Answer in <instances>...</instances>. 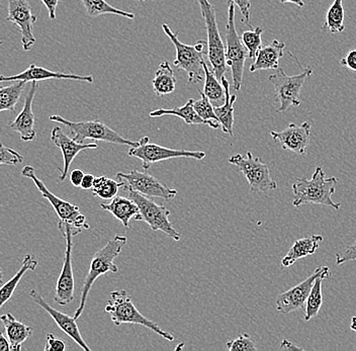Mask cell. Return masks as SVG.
Masks as SVG:
<instances>
[{
  "mask_svg": "<svg viewBox=\"0 0 356 351\" xmlns=\"http://www.w3.org/2000/svg\"><path fill=\"white\" fill-rule=\"evenodd\" d=\"M127 242H128V238L124 235L117 234L106 244V246L95 253L91 259L88 273L84 279L83 286H82L79 306L77 307L74 316H73L75 319H79L83 313L89 292L97 279L108 272L117 273L119 272V268L113 261L119 256Z\"/></svg>",
  "mask_w": 356,
  "mask_h": 351,
  "instance_id": "cell-1",
  "label": "cell"
},
{
  "mask_svg": "<svg viewBox=\"0 0 356 351\" xmlns=\"http://www.w3.org/2000/svg\"><path fill=\"white\" fill-rule=\"evenodd\" d=\"M337 182L338 179L334 177L326 179L324 170L321 166H318L311 179L302 177L293 182V206L298 208L302 204H313L339 210L341 204L335 203L332 199Z\"/></svg>",
  "mask_w": 356,
  "mask_h": 351,
  "instance_id": "cell-2",
  "label": "cell"
},
{
  "mask_svg": "<svg viewBox=\"0 0 356 351\" xmlns=\"http://www.w3.org/2000/svg\"><path fill=\"white\" fill-rule=\"evenodd\" d=\"M162 28L177 50V58L173 61V65L179 70L186 71L189 83L197 84L204 81V57H208V42L200 40L195 45H186L179 41L177 34L171 31L168 24H162Z\"/></svg>",
  "mask_w": 356,
  "mask_h": 351,
  "instance_id": "cell-3",
  "label": "cell"
},
{
  "mask_svg": "<svg viewBox=\"0 0 356 351\" xmlns=\"http://www.w3.org/2000/svg\"><path fill=\"white\" fill-rule=\"evenodd\" d=\"M104 312L110 314L111 321L115 326H121L122 324H136L150 329L156 334L160 335L168 341L175 340V336L171 333L162 330L158 324L143 316L140 311H138L126 290H117L111 293V299L104 308Z\"/></svg>",
  "mask_w": 356,
  "mask_h": 351,
  "instance_id": "cell-4",
  "label": "cell"
},
{
  "mask_svg": "<svg viewBox=\"0 0 356 351\" xmlns=\"http://www.w3.org/2000/svg\"><path fill=\"white\" fill-rule=\"evenodd\" d=\"M49 119L55 123L67 126L70 131L73 139L78 143H84L86 140H92V141L108 142V143L119 144V145L130 146V147H135L138 145V142L124 139L119 133L113 131L99 120L73 122L66 120L61 115H51Z\"/></svg>",
  "mask_w": 356,
  "mask_h": 351,
  "instance_id": "cell-5",
  "label": "cell"
},
{
  "mask_svg": "<svg viewBox=\"0 0 356 351\" xmlns=\"http://www.w3.org/2000/svg\"><path fill=\"white\" fill-rule=\"evenodd\" d=\"M225 57L228 67L231 68L233 77V88L235 91L241 90L243 82L245 62L248 57V51L242 43L241 37L238 35L235 26V4L229 3L228 23L226 26V46Z\"/></svg>",
  "mask_w": 356,
  "mask_h": 351,
  "instance_id": "cell-6",
  "label": "cell"
},
{
  "mask_svg": "<svg viewBox=\"0 0 356 351\" xmlns=\"http://www.w3.org/2000/svg\"><path fill=\"white\" fill-rule=\"evenodd\" d=\"M58 228L66 240V250L63 266L56 284L54 301L60 306H66L74 300L75 283L72 268L73 237L80 234L82 230L61 221H59Z\"/></svg>",
  "mask_w": 356,
  "mask_h": 351,
  "instance_id": "cell-7",
  "label": "cell"
},
{
  "mask_svg": "<svg viewBox=\"0 0 356 351\" xmlns=\"http://www.w3.org/2000/svg\"><path fill=\"white\" fill-rule=\"evenodd\" d=\"M128 190L129 197L132 199L139 208V215L136 218V221H143L148 224L153 231H161L167 236L175 241H179L181 234L175 230L172 223L169 221L170 211L165 206L158 204L150 197L133 190Z\"/></svg>",
  "mask_w": 356,
  "mask_h": 351,
  "instance_id": "cell-8",
  "label": "cell"
},
{
  "mask_svg": "<svg viewBox=\"0 0 356 351\" xmlns=\"http://www.w3.org/2000/svg\"><path fill=\"white\" fill-rule=\"evenodd\" d=\"M22 175L26 179L33 181V184L37 186L38 190L42 193V197L46 199L51 206H53L56 214L59 218V221L65 222L74 228L83 230L89 229V224L86 222V217L80 212L79 206L76 204L64 201L61 197H57L48 188L43 181L35 175V168L31 165H26L22 170Z\"/></svg>",
  "mask_w": 356,
  "mask_h": 351,
  "instance_id": "cell-9",
  "label": "cell"
},
{
  "mask_svg": "<svg viewBox=\"0 0 356 351\" xmlns=\"http://www.w3.org/2000/svg\"><path fill=\"white\" fill-rule=\"evenodd\" d=\"M200 12L206 24L208 33V59L217 79L221 81L227 72L225 45L219 28H218L217 15L213 6L209 0H197Z\"/></svg>",
  "mask_w": 356,
  "mask_h": 351,
  "instance_id": "cell-10",
  "label": "cell"
},
{
  "mask_svg": "<svg viewBox=\"0 0 356 351\" xmlns=\"http://www.w3.org/2000/svg\"><path fill=\"white\" fill-rule=\"evenodd\" d=\"M229 163L238 168L246 177L251 193H267L277 190V183L271 177L267 164L264 163L259 157L253 156L250 151L246 155H233L229 158Z\"/></svg>",
  "mask_w": 356,
  "mask_h": 351,
  "instance_id": "cell-11",
  "label": "cell"
},
{
  "mask_svg": "<svg viewBox=\"0 0 356 351\" xmlns=\"http://www.w3.org/2000/svg\"><path fill=\"white\" fill-rule=\"evenodd\" d=\"M313 74V69L305 68L300 74L289 76L284 69L277 68L275 73L269 76V82L275 88L277 101L280 102L277 113H284L291 106H299L300 104V92L306 80Z\"/></svg>",
  "mask_w": 356,
  "mask_h": 351,
  "instance_id": "cell-12",
  "label": "cell"
},
{
  "mask_svg": "<svg viewBox=\"0 0 356 351\" xmlns=\"http://www.w3.org/2000/svg\"><path fill=\"white\" fill-rule=\"evenodd\" d=\"M128 155L141 160L144 170H149L157 162L175 158H191L202 160L207 156L204 151H189L182 149H171L151 143L150 138L143 137L138 141V145L130 147Z\"/></svg>",
  "mask_w": 356,
  "mask_h": 351,
  "instance_id": "cell-13",
  "label": "cell"
},
{
  "mask_svg": "<svg viewBox=\"0 0 356 351\" xmlns=\"http://www.w3.org/2000/svg\"><path fill=\"white\" fill-rule=\"evenodd\" d=\"M118 181L124 182L126 190H133L148 197H161L165 201H171L177 195L175 188L164 186L157 179L149 173L134 170L129 172L117 173Z\"/></svg>",
  "mask_w": 356,
  "mask_h": 351,
  "instance_id": "cell-14",
  "label": "cell"
},
{
  "mask_svg": "<svg viewBox=\"0 0 356 351\" xmlns=\"http://www.w3.org/2000/svg\"><path fill=\"white\" fill-rule=\"evenodd\" d=\"M324 275H328L329 277L332 275L328 266H320V268H316L310 277H307L302 283L298 284L297 286L278 295L275 300V306H277L278 312L280 314H289V313L302 308L306 304L316 279Z\"/></svg>",
  "mask_w": 356,
  "mask_h": 351,
  "instance_id": "cell-15",
  "label": "cell"
},
{
  "mask_svg": "<svg viewBox=\"0 0 356 351\" xmlns=\"http://www.w3.org/2000/svg\"><path fill=\"white\" fill-rule=\"evenodd\" d=\"M6 21L15 24L22 35V45L26 52L35 45V28L37 17L33 13L32 6L26 0H8V15Z\"/></svg>",
  "mask_w": 356,
  "mask_h": 351,
  "instance_id": "cell-16",
  "label": "cell"
},
{
  "mask_svg": "<svg viewBox=\"0 0 356 351\" xmlns=\"http://www.w3.org/2000/svg\"><path fill=\"white\" fill-rule=\"evenodd\" d=\"M270 135L284 150L304 155L310 144L311 124L309 122H304L300 126L289 124L282 132L273 131Z\"/></svg>",
  "mask_w": 356,
  "mask_h": 351,
  "instance_id": "cell-17",
  "label": "cell"
},
{
  "mask_svg": "<svg viewBox=\"0 0 356 351\" xmlns=\"http://www.w3.org/2000/svg\"><path fill=\"white\" fill-rule=\"evenodd\" d=\"M51 141L61 150L62 156H63V168L59 175L60 181H65L73 160L81 151L86 150V149L97 148V144L95 142L88 144L78 143L73 138L66 135L64 131L58 126L53 128L52 133H51Z\"/></svg>",
  "mask_w": 356,
  "mask_h": 351,
  "instance_id": "cell-18",
  "label": "cell"
},
{
  "mask_svg": "<svg viewBox=\"0 0 356 351\" xmlns=\"http://www.w3.org/2000/svg\"><path fill=\"white\" fill-rule=\"evenodd\" d=\"M30 297H32L33 301L35 302L38 306L44 309V310L52 317L55 323L57 324L58 327L61 329L71 339L74 340L82 350L91 351V348H89L86 340L82 337L81 333H80L79 328H78L76 323V319H75L74 317L64 314V313L60 312V311L53 308L52 306L49 305L38 291H30Z\"/></svg>",
  "mask_w": 356,
  "mask_h": 351,
  "instance_id": "cell-19",
  "label": "cell"
},
{
  "mask_svg": "<svg viewBox=\"0 0 356 351\" xmlns=\"http://www.w3.org/2000/svg\"><path fill=\"white\" fill-rule=\"evenodd\" d=\"M50 79H67L76 80V81L88 82V83H93L95 79L92 75H77L73 73L55 72V71L49 70V69L37 66L35 64H31L30 67L26 70L13 76H6V75H0V83L3 82L13 81H44V80Z\"/></svg>",
  "mask_w": 356,
  "mask_h": 351,
  "instance_id": "cell-20",
  "label": "cell"
},
{
  "mask_svg": "<svg viewBox=\"0 0 356 351\" xmlns=\"http://www.w3.org/2000/svg\"><path fill=\"white\" fill-rule=\"evenodd\" d=\"M39 88V82L33 81L30 90L26 93L24 97V106L22 112L17 115V117L13 120L8 126L11 130L19 133L22 141L31 142L35 139L37 133L35 128V115L33 112V99H35V92Z\"/></svg>",
  "mask_w": 356,
  "mask_h": 351,
  "instance_id": "cell-21",
  "label": "cell"
},
{
  "mask_svg": "<svg viewBox=\"0 0 356 351\" xmlns=\"http://www.w3.org/2000/svg\"><path fill=\"white\" fill-rule=\"evenodd\" d=\"M286 44L275 40L269 45L261 47L250 66V72L260 70H277L280 68V60L284 57Z\"/></svg>",
  "mask_w": 356,
  "mask_h": 351,
  "instance_id": "cell-22",
  "label": "cell"
},
{
  "mask_svg": "<svg viewBox=\"0 0 356 351\" xmlns=\"http://www.w3.org/2000/svg\"><path fill=\"white\" fill-rule=\"evenodd\" d=\"M0 322L3 324L6 336L10 340L11 350H22L24 342L32 336L33 328L22 323L11 313H6V314L1 315Z\"/></svg>",
  "mask_w": 356,
  "mask_h": 351,
  "instance_id": "cell-23",
  "label": "cell"
},
{
  "mask_svg": "<svg viewBox=\"0 0 356 351\" xmlns=\"http://www.w3.org/2000/svg\"><path fill=\"white\" fill-rule=\"evenodd\" d=\"M100 208L106 212H110L127 229L130 227L131 220L133 218L136 219L139 215V208L130 197H118L117 195L111 199V203L100 204Z\"/></svg>",
  "mask_w": 356,
  "mask_h": 351,
  "instance_id": "cell-24",
  "label": "cell"
},
{
  "mask_svg": "<svg viewBox=\"0 0 356 351\" xmlns=\"http://www.w3.org/2000/svg\"><path fill=\"white\" fill-rule=\"evenodd\" d=\"M323 240L324 238L321 235H312L310 237L297 240L286 253V256L282 259V268H289L299 259L315 254Z\"/></svg>",
  "mask_w": 356,
  "mask_h": 351,
  "instance_id": "cell-25",
  "label": "cell"
},
{
  "mask_svg": "<svg viewBox=\"0 0 356 351\" xmlns=\"http://www.w3.org/2000/svg\"><path fill=\"white\" fill-rule=\"evenodd\" d=\"M221 82L224 86L225 102L222 106H215V113L221 124L222 132L233 136L234 104L237 99V95H231L230 82L226 77L222 76Z\"/></svg>",
  "mask_w": 356,
  "mask_h": 351,
  "instance_id": "cell-26",
  "label": "cell"
},
{
  "mask_svg": "<svg viewBox=\"0 0 356 351\" xmlns=\"http://www.w3.org/2000/svg\"><path fill=\"white\" fill-rule=\"evenodd\" d=\"M38 264H39V262H38L37 259H33L32 255L26 254L24 257L21 268L11 277L10 281H6L0 288V310H1L2 307L10 301L11 297L15 294V288L19 286L22 277L26 275V272H33L38 268Z\"/></svg>",
  "mask_w": 356,
  "mask_h": 351,
  "instance_id": "cell-27",
  "label": "cell"
},
{
  "mask_svg": "<svg viewBox=\"0 0 356 351\" xmlns=\"http://www.w3.org/2000/svg\"><path fill=\"white\" fill-rule=\"evenodd\" d=\"M177 80L170 63L161 62L152 80L153 90L157 97L171 95L177 88Z\"/></svg>",
  "mask_w": 356,
  "mask_h": 351,
  "instance_id": "cell-28",
  "label": "cell"
},
{
  "mask_svg": "<svg viewBox=\"0 0 356 351\" xmlns=\"http://www.w3.org/2000/svg\"><path fill=\"white\" fill-rule=\"evenodd\" d=\"M195 99H189L184 106L175 108H158L149 113L151 117H161L165 115H173L184 120L188 125H206L204 120L195 112Z\"/></svg>",
  "mask_w": 356,
  "mask_h": 351,
  "instance_id": "cell-29",
  "label": "cell"
},
{
  "mask_svg": "<svg viewBox=\"0 0 356 351\" xmlns=\"http://www.w3.org/2000/svg\"><path fill=\"white\" fill-rule=\"evenodd\" d=\"M28 82L13 81L8 85H0V113L15 112V106L21 99Z\"/></svg>",
  "mask_w": 356,
  "mask_h": 351,
  "instance_id": "cell-30",
  "label": "cell"
},
{
  "mask_svg": "<svg viewBox=\"0 0 356 351\" xmlns=\"http://www.w3.org/2000/svg\"><path fill=\"white\" fill-rule=\"evenodd\" d=\"M204 68V86L202 92L210 99L213 106H222L225 102V90L222 82L216 76L213 71L209 69L207 63Z\"/></svg>",
  "mask_w": 356,
  "mask_h": 351,
  "instance_id": "cell-31",
  "label": "cell"
},
{
  "mask_svg": "<svg viewBox=\"0 0 356 351\" xmlns=\"http://www.w3.org/2000/svg\"><path fill=\"white\" fill-rule=\"evenodd\" d=\"M83 4L88 17H97L102 15H115L128 19H135L132 13L124 12L111 6L106 0H79Z\"/></svg>",
  "mask_w": 356,
  "mask_h": 351,
  "instance_id": "cell-32",
  "label": "cell"
},
{
  "mask_svg": "<svg viewBox=\"0 0 356 351\" xmlns=\"http://www.w3.org/2000/svg\"><path fill=\"white\" fill-rule=\"evenodd\" d=\"M345 13L342 0H334L326 15V22L323 28L330 34H340L345 30Z\"/></svg>",
  "mask_w": 356,
  "mask_h": 351,
  "instance_id": "cell-33",
  "label": "cell"
},
{
  "mask_svg": "<svg viewBox=\"0 0 356 351\" xmlns=\"http://www.w3.org/2000/svg\"><path fill=\"white\" fill-rule=\"evenodd\" d=\"M124 188V182L115 181L106 177H95L91 192L100 199H113L117 197L120 188Z\"/></svg>",
  "mask_w": 356,
  "mask_h": 351,
  "instance_id": "cell-34",
  "label": "cell"
},
{
  "mask_svg": "<svg viewBox=\"0 0 356 351\" xmlns=\"http://www.w3.org/2000/svg\"><path fill=\"white\" fill-rule=\"evenodd\" d=\"M326 279H330L328 275H321L316 279L312 288L310 295L306 301V312H305V320L310 321L314 317H317L319 314L320 309L323 305V281Z\"/></svg>",
  "mask_w": 356,
  "mask_h": 351,
  "instance_id": "cell-35",
  "label": "cell"
},
{
  "mask_svg": "<svg viewBox=\"0 0 356 351\" xmlns=\"http://www.w3.org/2000/svg\"><path fill=\"white\" fill-rule=\"evenodd\" d=\"M200 99L195 101L193 106H195V112L204 120L206 125L211 126V129H219L221 126L217 115L215 113V106L211 104L210 99L206 97L204 92H200Z\"/></svg>",
  "mask_w": 356,
  "mask_h": 351,
  "instance_id": "cell-36",
  "label": "cell"
},
{
  "mask_svg": "<svg viewBox=\"0 0 356 351\" xmlns=\"http://www.w3.org/2000/svg\"><path fill=\"white\" fill-rule=\"evenodd\" d=\"M264 28L258 26L254 30L245 31L241 35L242 43L248 51V57L250 59H255L256 54L262 47V34H264Z\"/></svg>",
  "mask_w": 356,
  "mask_h": 351,
  "instance_id": "cell-37",
  "label": "cell"
},
{
  "mask_svg": "<svg viewBox=\"0 0 356 351\" xmlns=\"http://www.w3.org/2000/svg\"><path fill=\"white\" fill-rule=\"evenodd\" d=\"M226 346L230 351H255L257 350L254 340L246 333L240 334L237 338L229 340Z\"/></svg>",
  "mask_w": 356,
  "mask_h": 351,
  "instance_id": "cell-38",
  "label": "cell"
},
{
  "mask_svg": "<svg viewBox=\"0 0 356 351\" xmlns=\"http://www.w3.org/2000/svg\"><path fill=\"white\" fill-rule=\"evenodd\" d=\"M24 156L13 148L6 147L3 144L0 143V166L13 165L22 163Z\"/></svg>",
  "mask_w": 356,
  "mask_h": 351,
  "instance_id": "cell-39",
  "label": "cell"
},
{
  "mask_svg": "<svg viewBox=\"0 0 356 351\" xmlns=\"http://www.w3.org/2000/svg\"><path fill=\"white\" fill-rule=\"evenodd\" d=\"M66 350V343L64 340L57 338L52 333L46 335V345L44 351H64Z\"/></svg>",
  "mask_w": 356,
  "mask_h": 351,
  "instance_id": "cell-40",
  "label": "cell"
},
{
  "mask_svg": "<svg viewBox=\"0 0 356 351\" xmlns=\"http://www.w3.org/2000/svg\"><path fill=\"white\" fill-rule=\"evenodd\" d=\"M231 2L239 8L240 12H241L242 17H243L242 22L246 24H248V26L251 28L250 23H249V22H250V0H228V3H231Z\"/></svg>",
  "mask_w": 356,
  "mask_h": 351,
  "instance_id": "cell-41",
  "label": "cell"
},
{
  "mask_svg": "<svg viewBox=\"0 0 356 351\" xmlns=\"http://www.w3.org/2000/svg\"><path fill=\"white\" fill-rule=\"evenodd\" d=\"M353 261H356V242L353 245L348 246L341 254L340 253L336 254V264L337 266H341V264L346 263V262Z\"/></svg>",
  "mask_w": 356,
  "mask_h": 351,
  "instance_id": "cell-42",
  "label": "cell"
},
{
  "mask_svg": "<svg viewBox=\"0 0 356 351\" xmlns=\"http://www.w3.org/2000/svg\"><path fill=\"white\" fill-rule=\"evenodd\" d=\"M340 64L349 69V70L356 72V49L350 51L348 54L340 60Z\"/></svg>",
  "mask_w": 356,
  "mask_h": 351,
  "instance_id": "cell-43",
  "label": "cell"
},
{
  "mask_svg": "<svg viewBox=\"0 0 356 351\" xmlns=\"http://www.w3.org/2000/svg\"><path fill=\"white\" fill-rule=\"evenodd\" d=\"M60 0H42L44 6H46L48 10L49 17L52 21L56 19V12H57L58 4H59Z\"/></svg>",
  "mask_w": 356,
  "mask_h": 351,
  "instance_id": "cell-44",
  "label": "cell"
},
{
  "mask_svg": "<svg viewBox=\"0 0 356 351\" xmlns=\"http://www.w3.org/2000/svg\"><path fill=\"white\" fill-rule=\"evenodd\" d=\"M84 174L86 173L83 171L80 170H74L72 172L70 173V181L73 186H76V188H79L81 186L82 179H83Z\"/></svg>",
  "mask_w": 356,
  "mask_h": 351,
  "instance_id": "cell-45",
  "label": "cell"
},
{
  "mask_svg": "<svg viewBox=\"0 0 356 351\" xmlns=\"http://www.w3.org/2000/svg\"><path fill=\"white\" fill-rule=\"evenodd\" d=\"M10 350H11L10 340L6 336V330L3 331V329L0 326V351Z\"/></svg>",
  "mask_w": 356,
  "mask_h": 351,
  "instance_id": "cell-46",
  "label": "cell"
},
{
  "mask_svg": "<svg viewBox=\"0 0 356 351\" xmlns=\"http://www.w3.org/2000/svg\"><path fill=\"white\" fill-rule=\"evenodd\" d=\"M95 175L91 174V173H86V174H84L83 179H82L80 188H81L82 190H91V188H92L93 183H95Z\"/></svg>",
  "mask_w": 356,
  "mask_h": 351,
  "instance_id": "cell-47",
  "label": "cell"
},
{
  "mask_svg": "<svg viewBox=\"0 0 356 351\" xmlns=\"http://www.w3.org/2000/svg\"><path fill=\"white\" fill-rule=\"evenodd\" d=\"M280 350H304L302 348H300L297 344L293 343V342L289 341L288 339L282 340V344H280Z\"/></svg>",
  "mask_w": 356,
  "mask_h": 351,
  "instance_id": "cell-48",
  "label": "cell"
},
{
  "mask_svg": "<svg viewBox=\"0 0 356 351\" xmlns=\"http://www.w3.org/2000/svg\"><path fill=\"white\" fill-rule=\"evenodd\" d=\"M280 2H282V4L286 3H293L295 4V6H297L298 8H304L305 3L302 0H280Z\"/></svg>",
  "mask_w": 356,
  "mask_h": 351,
  "instance_id": "cell-49",
  "label": "cell"
},
{
  "mask_svg": "<svg viewBox=\"0 0 356 351\" xmlns=\"http://www.w3.org/2000/svg\"><path fill=\"white\" fill-rule=\"evenodd\" d=\"M350 328L351 330L355 331L356 332V317H353V320H351Z\"/></svg>",
  "mask_w": 356,
  "mask_h": 351,
  "instance_id": "cell-50",
  "label": "cell"
},
{
  "mask_svg": "<svg viewBox=\"0 0 356 351\" xmlns=\"http://www.w3.org/2000/svg\"><path fill=\"white\" fill-rule=\"evenodd\" d=\"M2 277H3V273H2L1 268H0V283H2Z\"/></svg>",
  "mask_w": 356,
  "mask_h": 351,
  "instance_id": "cell-51",
  "label": "cell"
},
{
  "mask_svg": "<svg viewBox=\"0 0 356 351\" xmlns=\"http://www.w3.org/2000/svg\"><path fill=\"white\" fill-rule=\"evenodd\" d=\"M137 1L144 2V1H146V0H137Z\"/></svg>",
  "mask_w": 356,
  "mask_h": 351,
  "instance_id": "cell-52",
  "label": "cell"
},
{
  "mask_svg": "<svg viewBox=\"0 0 356 351\" xmlns=\"http://www.w3.org/2000/svg\"><path fill=\"white\" fill-rule=\"evenodd\" d=\"M1 45H2V41H1V40H0V46H1Z\"/></svg>",
  "mask_w": 356,
  "mask_h": 351,
  "instance_id": "cell-53",
  "label": "cell"
}]
</instances>
